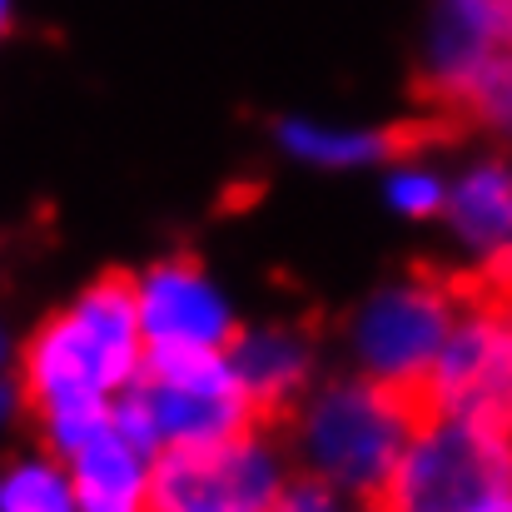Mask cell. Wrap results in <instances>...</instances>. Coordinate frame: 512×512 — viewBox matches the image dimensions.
<instances>
[{"mask_svg": "<svg viewBox=\"0 0 512 512\" xmlns=\"http://www.w3.org/2000/svg\"><path fill=\"white\" fill-rule=\"evenodd\" d=\"M140 363L145 334L135 314V279L125 274L95 279L35 329L20 358V403L40 418L55 458L110 418Z\"/></svg>", "mask_w": 512, "mask_h": 512, "instance_id": "cell-1", "label": "cell"}, {"mask_svg": "<svg viewBox=\"0 0 512 512\" xmlns=\"http://www.w3.org/2000/svg\"><path fill=\"white\" fill-rule=\"evenodd\" d=\"M418 413H423L418 393L388 388L363 373L334 378V383L304 393L289 413L294 463L368 508L373 493L388 483Z\"/></svg>", "mask_w": 512, "mask_h": 512, "instance_id": "cell-2", "label": "cell"}, {"mask_svg": "<svg viewBox=\"0 0 512 512\" xmlns=\"http://www.w3.org/2000/svg\"><path fill=\"white\" fill-rule=\"evenodd\" d=\"M115 418L155 458L179 448H209L264 423L224 348L145 353L140 373L115 398Z\"/></svg>", "mask_w": 512, "mask_h": 512, "instance_id": "cell-3", "label": "cell"}, {"mask_svg": "<svg viewBox=\"0 0 512 512\" xmlns=\"http://www.w3.org/2000/svg\"><path fill=\"white\" fill-rule=\"evenodd\" d=\"M503 493H512L508 433L423 408L368 512H483Z\"/></svg>", "mask_w": 512, "mask_h": 512, "instance_id": "cell-4", "label": "cell"}, {"mask_svg": "<svg viewBox=\"0 0 512 512\" xmlns=\"http://www.w3.org/2000/svg\"><path fill=\"white\" fill-rule=\"evenodd\" d=\"M418 403L512 438V279L483 274L478 284H463L448 343L423 378Z\"/></svg>", "mask_w": 512, "mask_h": 512, "instance_id": "cell-5", "label": "cell"}, {"mask_svg": "<svg viewBox=\"0 0 512 512\" xmlns=\"http://www.w3.org/2000/svg\"><path fill=\"white\" fill-rule=\"evenodd\" d=\"M458 299H463V284L438 279V274L383 284L348 324V348H353L358 373L388 388L418 393L448 343Z\"/></svg>", "mask_w": 512, "mask_h": 512, "instance_id": "cell-6", "label": "cell"}, {"mask_svg": "<svg viewBox=\"0 0 512 512\" xmlns=\"http://www.w3.org/2000/svg\"><path fill=\"white\" fill-rule=\"evenodd\" d=\"M289 483V453L269 433V423L155 458L150 512H274Z\"/></svg>", "mask_w": 512, "mask_h": 512, "instance_id": "cell-7", "label": "cell"}, {"mask_svg": "<svg viewBox=\"0 0 512 512\" xmlns=\"http://www.w3.org/2000/svg\"><path fill=\"white\" fill-rule=\"evenodd\" d=\"M145 353H214L239 334L224 289L194 259H160L135 279Z\"/></svg>", "mask_w": 512, "mask_h": 512, "instance_id": "cell-8", "label": "cell"}, {"mask_svg": "<svg viewBox=\"0 0 512 512\" xmlns=\"http://www.w3.org/2000/svg\"><path fill=\"white\" fill-rule=\"evenodd\" d=\"M498 55H512V0H433L428 90L443 105Z\"/></svg>", "mask_w": 512, "mask_h": 512, "instance_id": "cell-9", "label": "cell"}, {"mask_svg": "<svg viewBox=\"0 0 512 512\" xmlns=\"http://www.w3.org/2000/svg\"><path fill=\"white\" fill-rule=\"evenodd\" d=\"M60 463L70 473L80 512H150L155 453L140 448L120 428L115 408H110V418L95 433H85L70 453H60Z\"/></svg>", "mask_w": 512, "mask_h": 512, "instance_id": "cell-10", "label": "cell"}, {"mask_svg": "<svg viewBox=\"0 0 512 512\" xmlns=\"http://www.w3.org/2000/svg\"><path fill=\"white\" fill-rule=\"evenodd\" d=\"M224 353H229V363H234L239 383L249 388V398H254L264 423L294 413V403L304 398L309 373H314V348H309V339L299 329H289V324L239 329Z\"/></svg>", "mask_w": 512, "mask_h": 512, "instance_id": "cell-11", "label": "cell"}, {"mask_svg": "<svg viewBox=\"0 0 512 512\" xmlns=\"http://www.w3.org/2000/svg\"><path fill=\"white\" fill-rule=\"evenodd\" d=\"M443 219L458 234V244L473 259H483V274L503 269L512 259V165L503 160L468 165L448 184Z\"/></svg>", "mask_w": 512, "mask_h": 512, "instance_id": "cell-12", "label": "cell"}, {"mask_svg": "<svg viewBox=\"0 0 512 512\" xmlns=\"http://www.w3.org/2000/svg\"><path fill=\"white\" fill-rule=\"evenodd\" d=\"M279 150L309 170H363V165H383L403 150L398 130H378V125H329V120H279Z\"/></svg>", "mask_w": 512, "mask_h": 512, "instance_id": "cell-13", "label": "cell"}, {"mask_svg": "<svg viewBox=\"0 0 512 512\" xmlns=\"http://www.w3.org/2000/svg\"><path fill=\"white\" fill-rule=\"evenodd\" d=\"M0 512H80L60 458H25L0 473Z\"/></svg>", "mask_w": 512, "mask_h": 512, "instance_id": "cell-14", "label": "cell"}, {"mask_svg": "<svg viewBox=\"0 0 512 512\" xmlns=\"http://www.w3.org/2000/svg\"><path fill=\"white\" fill-rule=\"evenodd\" d=\"M448 110L478 130H488L493 140L512 145V55H498L493 65H483L453 100Z\"/></svg>", "mask_w": 512, "mask_h": 512, "instance_id": "cell-15", "label": "cell"}, {"mask_svg": "<svg viewBox=\"0 0 512 512\" xmlns=\"http://www.w3.org/2000/svg\"><path fill=\"white\" fill-rule=\"evenodd\" d=\"M383 199L398 219H438L448 204V179L408 155V160H393V170L383 179Z\"/></svg>", "mask_w": 512, "mask_h": 512, "instance_id": "cell-16", "label": "cell"}, {"mask_svg": "<svg viewBox=\"0 0 512 512\" xmlns=\"http://www.w3.org/2000/svg\"><path fill=\"white\" fill-rule=\"evenodd\" d=\"M358 508H363L358 498H348L343 488L314 478V473L289 478L284 493H279V503H274V512H358Z\"/></svg>", "mask_w": 512, "mask_h": 512, "instance_id": "cell-17", "label": "cell"}, {"mask_svg": "<svg viewBox=\"0 0 512 512\" xmlns=\"http://www.w3.org/2000/svg\"><path fill=\"white\" fill-rule=\"evenodd\" d=\"M15 403H20V383H15V388H10V383H0V423L15 413Z\"/></svg>", "mask_w": 512, "mask_h": 512, "instance_id": "cell-18", "label": "cell"}, {"mask_svg": "<svg viewBox=\"0 0 512 512\" xmlns=\"http://www.w3.org/2000/svg\"><path fill=\"white\" fill-rule=\"evenodd\" d=\"M483 512H512V493H503V498H493Z\"/></svg>", "mask_w": 512, "mask_h": 512, "instance_id": "cell-19", "label": "cell"}, {"mask_svg": "<svg viewBox=\"0 0 512 512\" xmlns=\"http://www.w3.org/2000/svg\"><path fill=\"white\" fill-rule=\"evenodd\" d=\"M5 20H10V0H0V30H5Z\"/></svg>", "mask_w": 512, "mask_h": 512, "instance_id": "cell-20", "label": "cell"}, {"mask_svg": "<svg viewBox=\"0 0 512 512\" xmlns=\"http://www.w3.org/2000/svg\"><path fill=\"white\" fill-rule=\"evenodd\" d=\"M493 274H503V279H512V259H508V264H503V269H493Z\"/></svg>", "mask_w": 512, "mask_h": 512, "instance_id": "cell-21", "label": "cell"}, {"mask_svg": "<svg viewBox=\"0 0 512 512\" xmlns=\"http://www.w3.org/2000/svg\"><path fill=\"white\" fill-rule=\"evenodd\" d=\"M0 353H5V343H0Z\"/></svg>", "mask_w": 512, "mask_h": 512, "instance_id": "cell-22", "label": "cell"}]
</instances>
